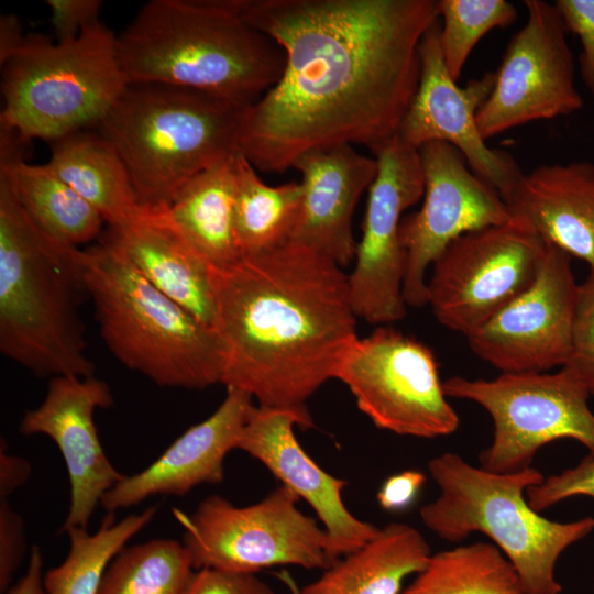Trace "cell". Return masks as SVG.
Instances as JSON below:
<instances>
[{
	"mask_svg": "<svg viewBox=\"0 0 594 594\" xmlns=\"http://www.w3.org/2000/svg\"><path fill=\"white\" fill-rule=\"evenodd\" d=\"M241 109L208 94L129 82L96 130L123 163L141 206H169L200 173L239 152Z\"/></svg>",
	"mask_w": 594,
	"mask_h": 594,
	"instance_id": "obj_5",
	"label": "cell"
},
{
	"mask_svg": "<svg viewBox=\"0 0 594 594\" xmlns=\"http://www.w3.org/2000/svg\"><path fill=\"white\" fill-rule=\"evenodd\" d=\"M129 82L201 91L245 110L280 78L283 48L251 25L241 0H152L117 36Z\"/></svg>",
	"mask_w": 594,
	"mask_h": 594,
	"instance_id": "obj_3",
	"label": "cell"
},
{
	"mask_svg": "<svg viewBox=\"0 0 594 594\" xmlns=\"http://www.w3.org/2000/svg\"><path fill=\"white\" fill-rule=\"evenodd\" d=\"M566 367L594 394V272L580 284L571 352Z\"/></svg>",
	"mask_w": 594,
	"mask_h": 594,
	"instance_id": "obj_33",
	"label": "cell"
},
{
	"mask_svg": "<svg viewBox=\"0 0 594 594\" xmlns=\"http://www.w3.org/2000/svg\"><path fill=\"white\" fill-rule=\"evenodd\" d=\"M546 248L513 217L466 232L433 262L427 305L442 326L468 337L529 287Z\"/></svg>",
	"mask_w": 594,
	"mask_h": 594,
	"instance_id": "obj_12",
	"label": "cell"
},
{
	"mask_svg": "<svg viewBox=\"0 0 594 594\" xmlns=\"http://www.w3.org/2000/svg\"><path fill=\"white\" fill-rule=\"evenodd\" d=\"M51 170L95 207L108 227L131 222L141 211L129 174L109 142L81 130L53 142Z\"/></svg>",
	"mask_w": 594,
	"mask_h": 594,
	"instance_id": "obj_26",
	"label": "cell"
},
{
	"mask_svg": "<svg viewBox=\"0 0 594 594\" xmlns=\"http://www.w3.org/2000/svg\"><path fill=\"white\" fill-rule=\"evenodd\" d=\"M439 30L438 21L421 41L418 88L396 135L418 150L429 142L451 144L470 168L491 184L504 200L522 172L509 153L486 144L476 123L477 110L492 91L495 74H486L459 87L446 67Z\"/></svg>",
	"mask_w": 594,
	"mask_h": 594,
	"instance_id": "obj_17",
	"label": "cell"
},
{
	"mask_svg": "<svg viewBox=\"0 0 594 594\" xmlns=\"http://www.w3.org/2000/svg\"><path fill=\"white\" fill-rule=\"evenodd\" d=\"M180 594H274L255 574L216 569L195 570Z\"/></svg>",
	"mask_w": 594,
	"mask_h": 594,
	"instance_id": "obj_36",
	"label": "cell"
},
{
	"mask_svg": "<svg viewBox=\"0 0 594 594\" xmlns=\"http://www.w3.org/2000/svg\"><path fill=\"white\" fill-rule=\"evenodd\" d=\"M256 168L238 152L233 158V223L242 256L255 255L288 243L301 201L300 182L266 185Z\"/></svg>",
	"mask_w": 594,
	"mask_h": 594,
	"instance_id": "obj_28",
	"label": "cell"
},
{
	"mask_svg": "<svg viewBox=\"0 0 594 594\" xmlns=\"http://www.w3.org/2000/svg\"><path fill=\"white\" fill-rule=\"evenodd\" d=\"M447 397L479 404L494 425L492 443L480 466L495 473L530 468L543 446L573 439L594 455V414L588 391L566 369L558 372L501 373L493 380L452 376L443 382Z\"/></svg>",
	"mask_w": 594,
	"mask_h": 594,
	"instance_id": "obj_9",
	"label": "cell"
},
{
	"mask_svg": "<svg viewBox=\"0 0 594 594\" xmlns=\"http://www.w3.org/2000/svg\"><path fill=\"white\" fill-rule=\"evenodd\" d=\"M6 594H45L43 557L40 547L33 546L23 576Z\"/></svg>",
	"mask_w": 594,
	"mask_h": 594,
	"instance_id": "obj_41",
	"label": "cell"
},
{
	"mask_svg": "<svg viewBox=\"0 0 594 594\" xmlns=\"http://www.w3.org/2000/svg\"><path fill=\"white\" fill-rule=\"evenodd\" d=\"M81 249L51 238L0 177V351L41 377L92 376Z\"/></svg>",
	"mask_w": 594,
	"mask_h": 594,
	"instance_id": "obj_4",
	"label": "cell"
},
{
	"mask_svg": "<svg viewBox=\"0 0 594 594\" xmlns=\"http://www.w3.org/2000/svg\"><path fill=\"white\" fill-rule=\"evenodd\" d=\"M234 155L193 178L168 206L178 231L210 266L242 257L233 223Z\"/></svg>",
	"mask_w": 594,
	"mask_h": 594,
	"instance_id": "obj_27",
	"label": "cell"
},
{
	"mask_svg": "<svg viewBox=\"0 0 594 594\" xmlns=\"http://www.w3.org/2000/svg\"><path fill=\"white\" fill-rule=\"evenodd\" d=\"M431 550L413 526L392 522L356 551L323 570L298 594H399L403 582L426 565Z\"/></svg>",
	"mask_w": 594,
	"mask_h": 594,
	"instance_id": "obj_25",
	"label": "cell"
},
{
	"mask_svg": "<svg viewBox=\"0 0 594 594\" xmlns=\"http://www.w3.org/2000/svg\"><path fill=\"white\" fill-rule=\"evenodd\" d=\"M100 242L158 290L213 327L210 265L178 231L168 206H142L131 222L108 227Z\"/></svg>",
	"mask_w": 594,
	"mask_h": 594,
	"instance_id": "obj_22",
	"label": "cell"
},
{
	"mask_svg": "<svg viewBox=\"0 0 594 594\" xmlns=\"http://www.w3.org/2000/svg\"><path fill=\"white\" fill-rule=\"evenodd\" d=\"M221 384L288 410L314 427L308 399L358 338L348 274L328 256L288 243L210 266Z\"/></svg>",
	"mask_w": 594,
	"mask_h": 594,
	"instance_id": "obj_2",
	"label": "cell"
},
{
	"mask_svg": "<svg viewBox=\"0 0 594 594\" xmlns=\"http://www.w3.org/2000/svg\"><path fill=\"white\" fill-rule=\"evenodd\" d=\"M194 571L183 543L154 539L123 548L108 566L98 594H180Z\"/></svg>",
	"mask_w": 594,
	"mask_h": 594,
	"instance_id": "obj_31",
	"label": "cell"
},
{
	"mask_svg": "<svg viewBox=\"0 0 594 594\" xmlns=\"http://www.w3.org/2000/svg\"><path fill=\"white\" fill-rule=\"evenodd\" d=\"M0 177L4 178L32 221L56 241L73 248L102 234L99 211L57 177L47 164L25 162L22 143L1 131Z\"/></svg>",
	"mask_w": 594,
	"mask_h": 594,
	"instance_id": "obj_24",
	"label": "cell"
},
{
	"mask_svg": "<svg viewBox=\"0 0 594 594\" xmlns=\"http://www.w3.org/2000/svg\"><path fill=\"white\" fill-rule=\"evenodd\" d=\"M425 179L421 208L402 219L406 254L403 295L407 306L427 305V271L460 235L507 222L512 217L499 193L476 175L463 155L446 142L419 147Z\"/></svg>",
	"mask_w": 594,
	"mask_h": 594,
	"instance_id": "obj_15",
	"label": "cell"
},
{
	"mask_svg": "<svg viewBox=\"0 0 594 594\" xmlns=\"http://www.w3.org/2000/svg\"><path fill=\"white\" fill-rule=\"evenodd\" d=\"M553 3L566 31L580 40V73L594 98V0H557Z\"/></svg>",
	"mask_w": 594,
	"mask_h": 594,
	"instance_id": "obj_35",
	"label": "cell"
},
{
	"mask_svg": "<svg viewBox=\"0 0 594 594\" xmlns=\"http://www.w3.org/2000/svg\"><path fill=\"white\" fill-rule=\"evenodd\" d=\"M437 4L442 21L440 48L455 81L480 40L493 29L512 25L517 19L516 8L505 0H438Z\"/></svg>",
	"mask_w": 594,
	"mask_h": 594,
	"instance_id": "obj_32",
	"label": "cell"
},
{
	"mask_svg": "<svg viewBox=\"0 0 594 594\" xmlns=\"http://www.w3.org/2000/svg\"><path fill=\"white\" fill-rule=\"evenodd\" d=\"M428 470L440 490L420 509V519L430 531L449 542L481 532L513 564L525 594L562 591L554 575L558 559L594 530V518L560 522L532 509L526 492L544 479L532 466L495 473L446 452L431 459Z\"/></svg>",
	"mask_w": 594,
	"mask_h": 594,
	"instance_id": "obj_7",
	"label": "cell"
},
{
	"mask_svg": "<svg viewBox=\"0 0 594 594\" xmlns=\"http://www.w3.org/2000/svg\"><path fill=\"white\" fill-rule=\"evenodd\" d=\"M399 594H525L515 568L490 542L477 541L431 553Z\"/></svg>",
	"mask_w": 594,
	"mask_h": 594,
	"instance_id": "obj_29",
	"label": "cell"
},
{
	"mask_svg": "<svg viewBox=\"0 0 594 594\" xmlns=\"http://www.w3.org/2000/svg\"><path fill=\"white\" fill-rule=\"evenodd\" d=\"M285 53L278 81L242 111L239 152L283 173L309 150L393 139L417 91L436 0H241Z\"/></svg>",
	"mask_w": 594,
	"mask_h": 594,
	"instance_id": "obj_1",
	"label": "cell"
},
{
	"mask_svg": "<svg viewBox=\"0 0 594 594\" xmlns=\"http://www.w3.org/2000/svg\"><path fill=\"white\" fill-rule=\"evenodd\" d=\"M1 68L0 130L22 144L97 128L129 85L101 21L65 43L28 35Z\"/></svg>",
	"mask_w": 594,
	"mask_h": 594,
	"instance_id": "obj_8",
	"label": "cell"
},
{
	"mask_svg": "<svg viewBox=\"0 0 594 594\" xmlns=\"http://www.w3.org/2000/svg\"><path fill=\"white\" fill-rule=\"evenodd\" d=\"M299 417L288 410L255 406L238 448L258 460L282 484L306 501L327 532L332 562L372 540L381 528L359 519L344 505L348 482L323 471L302 449L294 428Z\"/></svg>",
	"mask_w": 594,
	"mask_h": 594,
	"instance_id": "obj_19",
	"label": "cell"
},
{
	"mask_svg": "<svg viewBox=\"0 0 594 594\" xmlns=\"http://www.w3.org/2000/svg\"><path fill=\"white\" fill-rule=\"evenodd\" d=\"M113 404L109 385L92 376L51 378L42 404L24 414L22 435H45L59 449L70 482V505L62 531L87 529L102 496L124 475L108 460L95 425L97 408Z\"/></svg>",
	"mask_w": 594,
	"mask_h": 594,
	"instance_id": "obj_18",
	"label": "cell"
},
{
	"mask_svg": "<svg viewBox=\"0 0 594 594\" xmlns=\"http://www.w3.org/2000/svg\"><path fill=\"white\" fill-rule=\"evenodd\" d=\"M504 201L510 217L594 272L593 163L540 165L522 173Z\"/></svg>",
	"mask_w": 594,
	"mask_h": 594,
	"instance_id": "obj_23",
	"label": "cell"
},
{
	"mask_svg": "<svg viewBox=\"0 0 594 594\" xmlns=\"http://www.w3.org/2000/svg\"><path fill=\"white\" fill-rule=\"evenodd\" d=\"M579 289L571 256L547 243L534 282L466 337L471 350L501 373L562 367L571 352Z\"/></svg>",
	"mask_w": 594,
	"mask_h": 594,
	"instance_id": "obj_16",
	"label": "cell"
},
{
	"mask_svg": "<svg viewBox=\"0 0 594 594\" xmlns=\"http://www.w3.org/2000/svg\"><path fill=\"white\" fill-rule=\"evenodd\" d=\"M87 295L109 351L162 387L202 389L221 383L223 351L202 322L99 242L81 249Z\"/></svg>",
	"mask_w": 594,
	"mask_h": 594,
	"instance_id": "obj_6",
	"label": "cell"
},
{
	"mask_svg": "<svg viewBox=\"0 0 594 594\" xmlns=\"http://www.w3.org/2000/svg\"><path fill=\"white\" fill-rule=\"evenodd\" d=\"M422 472L407 470L387 477L376 499L378 505L387 512H400L408 508L418 497L426 483Z\"/></svg>",
	"mask_w": 594,
	"mask_h": 594,
	"instance_id": "obj_39",
	"label": "cell"
},
{
	"mask_svg": "<svg viewBox=\"0 0 594 594\" xmlns=\"http://www.w3.org/2000/svg\"><path fill=\"white\" fill-rule=\"evenodd\" d=\"M526 23L516 32L476 113L486 141L522 124L571 114L583 107L563 20L554 3L525 0Z\"/></svg>",
	"mask_w": 594,
	"mask_h": 594,
	"instance_id": "obj_13",
	"label": "cell"
},
{
	"mask_svg": "<svg viewBox=\"0 0 594 594\" xmlns=\"http://www.w3.org/2000/svg\"><path fill=\"white\" fill-rule=\"evenodd\" d=\"M293 168L301 174L302 201L290 241L346 266L358 245L353 212L376 177V158L359 153L352 144H334L307 151Z\"/></svg>",
	"mask_w": 594,
	"mask_h": 594,
	"instance_id": "obj_21",
	"label": "cell"
},
{
	"mask_svg": "<svg viewBox=\"0 0 594 594\" xmlns=\"http://www.w3.org/2000/svg\"><path fill=\"white\" fill-rule=\"evenodd\" d=\"M334 378L378 429L433 439L455 432L460 419L448 403L431 349L381 326L356 338L340 360Z\"/></svg>",
	"mask_w": 594,
	"mask_h": 594,
	"instance_id": "obj_11",
	"label": "cell"
},
{
	"mask_svg": "<svg viewBox=\"0 0 594 594\" xmlns=\"http://www.w3.org/2000/svg\"><path fill=\"white\" fill-rule=\"evenodd\" d=\"M156 510V506H151L119 522H114L113 514H108L92 535L80 527L65 530L70 549L59 565L44 574L45 594H98L111 561L154 518Z\"/></svg>",
	"mask_w": 594,
	"mask_h": 594,
	"instance_id": "obj_30",
	"label": "cell"
},
{
	"mask_svg": "<svg viewBox=\"0 0 594 594\" xmlns=\"http://www.w3.org/2000/svg\"><path fill=\"white\" fill-rule=\"evenodd\" d=\"M253 397L228 387L220 406L188 428L143 471L124 477L109 490L100 505L108 514L155 495L183 496L201 484H220L227 454L238 448Z\"/></svg>",
	"mask_w": 594,
	"mask_h": 594,
	"instance_id": "obj_20",
	"label": "cell"
},
{
	"mask_svg": "<svg viewBox=\"0 0 594 594\" xmlns=\"http://www.w3.org/2000/svg\"><path fill=\"white\" fill-rule=\"evenodd\" d=\"M25 552L23 519L0 499V593L6 594Z\"/></svg>",
	"mask_w": 594,
	"mask_h": 594,
	"instance_id": "obj_37",
	"label": "cell"
},
{
	"mask_svg": "<svg viewBox=\"0 0 594 594\" xmlns=\"http://www.w3.org/2000/svg\"><path fill=\"white\" fill-rule=\"evenodd\" d=\"M299 501L279 485L249 506L211 495L190 516L177 512L185 529L182 543L194 569L250 574L275 565L327 569L333 563L327 532L299 510Z\"/></svg>",
	"mask_w": 594,
	"mask_h": 594,
	"instance_id": "obj_10",
	"label": "cell"
},
{
	"mask_svg": "<svg viewBox=\"0 0 594 594\" xmlns=\"http://www.w3.org/2000/svg\"><path fill=\"white\" fill-rule=\"evenodd\" d=\"M22 24L14 14L7 13L0 16V65L11 58L24 44Z\"/></svg>",
	"mask_w": 594,
	"mask_h": 594,
	"instance_id": "obj_42",
	"label": "cell"
},
{
	"mask_svg": "<svg viewBox=\"0 0 594 594\" xmlns=\"http://www.w3.org/2000/svg\"><path fill=\"white\" fill-rule=\"evenodd\" d=\"M573 496L594 498L593 454L586 455L575 466L544 477L526 492L529 506L538 513Z\"/></svg>",
	"mask_w": 594,
	"mask_h": 594,
	"instance_id": "obj_34",
	"label": "cell"
},
{
	"mask_svg": "<svg viewBox=\"0 0 594 594\" xmlns=\"http://www.w3.org/2000/svg\"><path fill=\"white\" fill-rule=\"evenodd\" d=\"M47 6L51 8V23L58 43L74 41L100 22V0H47Z\"/></svg>",
	"mask_w": 594,
	"mask_h": 594,
	"instance_id": "obj_38",
	"label": "cell"
},
{
	"mask_svg": "<svg viewBox=\"0 0 594 594\" xmlns=\"http://www.w3.org/2000/svg\"><path fill=\"white\" fill-rule=\"evenodd\" d=\"M374 156L377 174L369 188L363 233L348 277L356 317L371 324H389L407 314L406 254L399 229L403 212L422 198L425 179L419 150L398 135Z\"/></svg>",
	"mask_w": 594,
	"mask_h": 594,
	"instance_id": "obj_14",
	"label": "cell"
},
{
	"mask_svg": "<svg viewBox=\"0 0 594 594\" xmlns=\"http://www.w3.org/2000/svg\"><path fill=\"white\" fill-rule=\"evenodd\" d=\"M31 475L30 463L21 457L8 453L2 439L0 446V499H8Z\"/></svg>",
	"mask_w": 594,
	"mask_h": 594,
	"instance_id": "obj_40",
	"label": "cell"
}]
</instances>
